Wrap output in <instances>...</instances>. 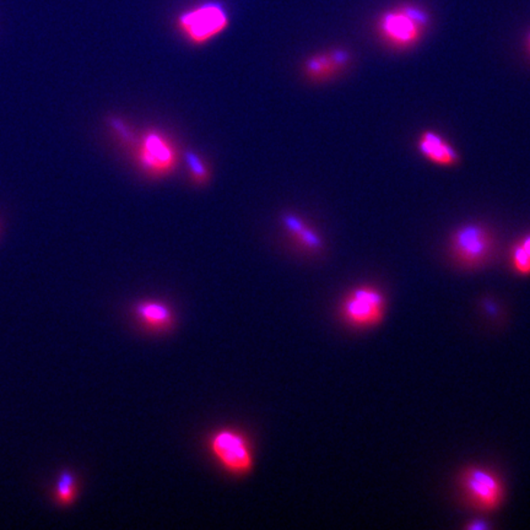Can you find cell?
Here are the masks:
<instances>
[{"label": "cell", "instance_id": "15", "mask_svg": "<svg viewBox=\"0 0 530 530\" xmlns=\"http://www.w3.org/2000/svg\"><path fill=\"white\" fill-rule=\"evenodd\" d=\"M526 47H528V50L530 52V32L528 34V37H526Z\"/></svg>", "mask_w": 530, "mask_h": 530}, {"label": "cell", "instance_id": "11", "mask_svg": "<svg viewBox=\"0 0 530 530\" xmlns=\"http://www.w3.org/2000/svg\"><path fill=\"white\" fill-rule=\"evenodd\" d=\"M139 318L151 328H166L173 322V313L169 307L160 302H145L138 307Z\"/></svg>", "mask_w": 530, "mask_h": 530}, {"label": "cell", "instance_id": "7", "mask_svg": "<svg viewBox=\"0 0 530 530\" xmlns=\"http://www.w3.org/2000/svg\"><path fill=\"white\" fill-rule=\"evenodd\" d=\"M213 454L226 470L245 474L253 468V455L244 436L231 430H224L214 435L210 441Z\"/></svg>", "mask_w": 530, "mask_h": 530}, {"label": "cell", "instance_id": "8", "mask_svg": "<svg viewBox=\"0 0 530 530\" xmlns=\"http://www.w3.org/2000/svg\"><path fill=\"white\" fill-rule=\"evenodd\" d=\"M348 51L333 50L325 53L315 54L305 61L303 72L313 82H325L342 72L350 63Z\"/></svg>", "mask_w": 530, "mask_h": 530}, {"label": "cell", "instance_id": "10", "mask_svg": "<svg viewBox=\"0 0 530 530\" xmlns=\"http://www.w3.org/2000/svg\"><path fill=\"white\" fill-rule=\"evenodd\" d=\"M284 228L287 234L295 240L297 245H301L309 252H318L323 248V240L318 232L307 224L305 220L296 214H285L281 218Z\"/></svg>", "mask_w": 530, "mask_h": 530}, {"label": "cell", "instance_id": "2", "mask_svg": "<svg viewBox=\"0 0 530 530\" xmlns=\"http://www.w3.org/2000/svg\"><path fill=\"white\" fill-rule=\"evenodd\" d=\"M494 237L489 228L481 224H467L455 229L449 248L454 260L465 268L486 264L493 257Z\"/></svg>", "mask_w": 530, "mask_h": 530}, {"label": "cell", "instance_id": "3", "mask_svg": "<svg viewBox=\"0 0 530 530\" xmlns=\"http://www.w3.org/2000/svg\"><path fill=\"white\" fill-rule=\"evenodd\" d=\"M135 158L145 173L157 179L169 176L179 164V153L173 141L157 131H149L138 139Z\"/></svg>", "mask_w": 530, "mask_h": 530}, {"label": "cell", "instance_id": "4", "mask_svg": "<svg viewBox=\"0 0 530 530\" xmlns=\"http://www.w3.org/2000/svg\"><path fill=\"white\" fill-rule=\"evenodd\" d=\"M229 26V15L216 3L197 6L184 12L177 20V28L193 44H205L219 36Z\"/></svg>", "mask_w": 530, "mask_h": 530}, {"label": "cell", "instance_id": "9", "mask_svg": "<svg viewBox=\"0 0 530 530\" xmlns=\"http://www.w3.org/2000/svg\"><path fill=\"white\" fill-rule=\"evenodd\" d=\"M418 149L423 157L439 166H454L458 164L457 150L438 132H423L419 138Z\"/></svg>", "mask_w": 530, "mask_h": 530}, {"label": "cell", "instance_id": "6", "mask_svg": "<svg viewBox=\"0 0 530 530\" xmlns=\"http://www.w3.org/2000/svg\"><path fill=\"white\" fill-rule=\"evenodd\" d=\"M386 299L373 286H360L351 291L341 305V315L349 325L367 328L382 322Z\"/></svg>", "mask_w": 530, "mask_h": 530}, {"label": "cell", "instance_id": "1", "mask_svg": "<svg viewBox=\"0 0 530 530\" xmlns=\"http://www.w3.org/2000/svg\"><path fill=\"white\" fill-rule=\"evenodd\" d=\"M429 25L428 12L415 5H402L381 16L378 31L390 46L410 48L422 37Z\"/></svg>", "mask_w": 530, "mask_h": 530}, {"label": "cell", "instance_id": "12", "mask_svg": "<svg viewBox=\"0 0 530 530\" xmlns=\"http://www.w3.org/2000/svg\"><path fill=\"white\" fill-rule=\"evenodd\" d=\"M77 494V484L76 477L70 470L61 471L58 477L56 487H54V500L58 505L69 506L76 500Z\"/></svg>", "mask_w": 530, "mask_h": 530}, {"label": "cell", "instance_id": "5", "mask_svg": "<svg viewBox=\"0 0 530 530\" xmlns=\"http://www.w3.org/2000/svg\"><path fill=\"white\" fill-rule=\"evenodd\" d=\"M462 491L475 510L493 512L503 500V484L499 475L481 467H470L462 473Z\"/></svg>", "mask_w": 530, "mask_h": 530}, {"label": "cell", "instance_id": "14", "mask_svg": "<svg viewBox=\"0 0 530 530\" xmlns=\"http://www.w3.org/2000/svg\"><path fill=\"white\" fill-rule=\"evenodd\" d=\"M187 163L189 166V176L193 182L203 186L208 182L210 173L208 165L199 155L189 153L187 155Z\"/></svg>", "mask_w": 530, "mask_h": 530}, {"label": "cell", "instance_id": "13", "mask_svg": "<svg viewBox=\"0 0 530 530\" xmlns=\"http://www.w3.org/2000/svg\"><path fill=\"white\" fill-rule=\"evenodd\" d=\"M510 264L513 269L522 276L530 274V235H526L522 240L513 245L510 252Z\"/></svg>", "mask_w": 530, "mask_h": 530}]
</instances>
